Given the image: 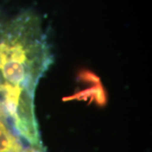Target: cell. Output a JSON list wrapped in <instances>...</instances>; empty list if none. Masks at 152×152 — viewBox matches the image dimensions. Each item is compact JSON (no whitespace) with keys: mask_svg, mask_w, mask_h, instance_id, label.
Segmentation results:
<instances>
[{"mask_svg":"<svg viewBox=\"0 0 152 152\" xmlns=\"http://www.w3.org/2000/svg\"><path fill=\"white\" fill-rule=\"evenodd\" d=\"M52 63L38 20L23 14L0 36V93L34 98L39 80Z\"/></svg>","mask_w":152,"mask_h":152,"instance_id":"obj_1","label":"cell"},{"mask_svg":"<svg viewBox=\"0 0 152 152\" xmlns=\"http://www.w3.org/2000/svg\"><path fill=\"white\" fill-rule=\"evenodd\" d=\"M24 150L20 138L0 117V152H22Z\"/></svg>","mask_w":152,"mask_h":152,"instance_id":"obj_2","label":"cell"},{"mask_svg":"<svg viewBox=\"0 0 152 152\" xmlns=\"http://www.w3.org/2000/svg\"><path fill=\"white\" fill-rule=\"evenodd\" d=\"M68 99L69 100L76 99V100L93 101L99 106H104L107 103V95L101 82L96 84L94 86L91 87L90 89H86L83 91L77 93Z\"/></svg>","mask_w":152,"mask_h":152,"instance_id":"obj_3","label":"cell"}]
</instances>
